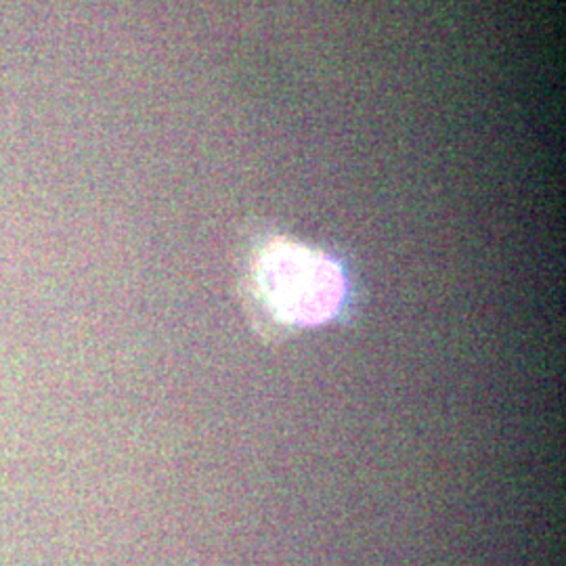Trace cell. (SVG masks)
<instances>
[{"label": "cell", "instance_id": "1", "mask_svg": "<svg viewBox=\"0 0 566 566\" xmlns=\"http://www.w3.org/2000/svg\"><path fill=\"white\" fill-rule=\"evenodd\" d=\"M248 285L259 311L282 327L327 324L346 301L340 264L322 250L283 238L269 240L254 252Z\"/></svg>", "mask_w": 566, "mask_h": 566}]
</instances>
